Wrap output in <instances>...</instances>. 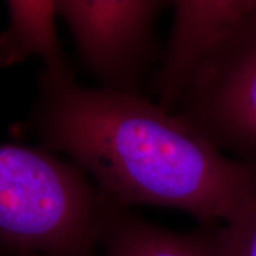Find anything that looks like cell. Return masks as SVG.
Here are the masks:
<instances>
[{
	"label": "cell",
	"mask_w": 256,
	"mask_h": 256,
	"mask_svg": "<svg viewBox=\"0 0 256 256\" xmlns=\"http://www.w3.org/2000/svg\"><path fill=\"white\" fill-rule=\"evenodd\" d=\"M113 200L74 162L40 146H0L5 256H95Z\"/></svg>",
	"instance_id": "7a4b0ae2"
},
{
	"label": "cell",
	"mask_w": 256,
	"mask_h": 256,
	"mask_svg": "<svg viewBox=\"0 0 256 256\" xmlns=\"http://www.w3.org/2000/svg\"><path fill=\"white\" fill-rule=\"evenodd\" d=\"M84 68L100 87L142 95L147 75L162 51L156 26L172 2L165 0H56Z\"/></svg>",
	"instance_id": "277c9868"
},
{
	"label": "cell",
	"mask_w": 256,
	"mask_h": 256,
	"mask_svg": "<svg viewBox=\"0 0 256 256\" xmlns=\"http://www.w3.org/2000/svg\"><path fill=\"white\" fill-rule=\"evenodd\" d=\"M24 128L40 147L68 156L126 209L171 208L200 226H217L256 192L255 170L142 95L84 87L40 70Z\"/></svg>",
	"instance_id": "6da1fadb"
},
{
	"label": "cell",
	"mask_w": 256,
	"mask_h": 256,
	"mask_svg": "<svg viewBox=\"0 0 256 256\" xmlns=\"http://www.w3.org/2000/svg\"><path fill=\"white\" fill-rule=\"evenodd\" d=\"M8 24L0 34L2 69L38 57L42 70L57 80L75 78L56 28V0H6Z\"/></svg>",
	"instance_id": "8992f818"
},
{
	"label": "cell",
	"mask_w": 256,
	"mask_h": 256,
	"mask_svg": "<svg viewBox=\"0 0 256 256\" xmlns=\"http://www.w3.org/2000/svg\"><path fill=\"white\" fill-rule=\"evenodd\" d=\"M220 256H256V192L220 226Z\"/></svg>",
	"instance_id": "ba28073f"
},
{
	"label": "cell",
	"mask_w": 256,
	"mask_h": 256,
	"mask_svg": "<svg viewBox=\"0 0 256 256\" xmlns=\"http://www.w3.org/2000/svg\"><path fill=\"white\" fill-rule=\"evenodd\" d=\"M176 113L256 171V5L202 63Z\"/></svg>",
	"instance_id": "3957f363"
},
{
	"label": "cell",
	"mask_w": 256,
	"mask_h": 256,
	"mask_svg": "<svg viewBox=\"0 0 256 256\" xmlns=\"http://www.w3.org/2000/svg\"><path fill=\"white\" fill-rule=\"evenodd\" d=\"M220 224L178 232L140 218L113 200L101 256H220Z\"/></svg>",
	"instance_id": "52a82bcc"
},
{
	"label": "cell",
	"mask_w": 256,
	"mask_h": 256,
	"mask_svg": "<svg viewBox=\"0 0 256 256\" xmlns=\"http://www.w3.org/2000/svg\"><path fill=\"white\" fill-rule=\"evenodd\" d=\"M26 256H42V255H26Z\"/></svg>",
	"instance_id": "9c48e42d"
},
{
	"label": "cell",
	"mask_w": 256,
	"mask_h": 256,
	"mask_svg": "<svg viewBox=\"0 0 256 256\" xmlns=\"http://www.w3.org/2000/svg\"><path fill=\"white\" fill-rule=\"evenodd\" d=\"M255 5L256 0L172 2L174 23L151 80L160 107L177 112L194 72Z\"/></svg>",
	"instance_id": "5b68a950"
}]
</instances>
